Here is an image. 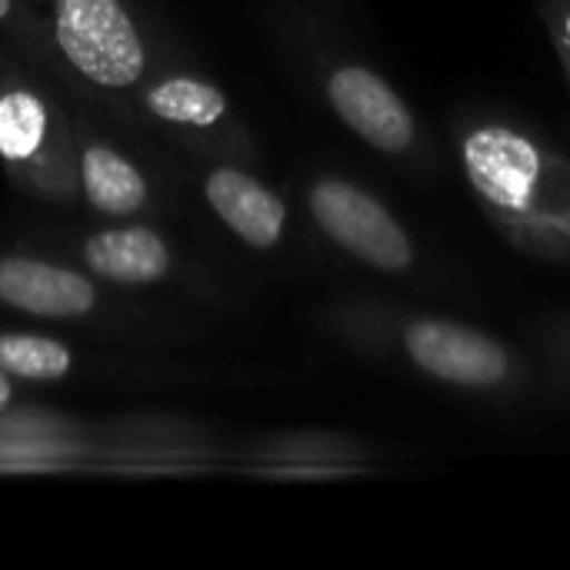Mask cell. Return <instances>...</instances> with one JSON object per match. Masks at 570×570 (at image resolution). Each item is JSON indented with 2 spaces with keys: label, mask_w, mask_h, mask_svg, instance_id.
Here are the masks:
<instances>
[{
  "label": "cell",
  "mask_w": 570,
  "mask_h": 570,
  "mask_svg": "<svg viewBox=\"0 0 570 570\" xmlns=\"http://www.w3.org/2000/svg\"><path fill=\"white\" fill-rule=\"evenodd\" d=\"M464 180L491 224L524 254L570 261V157L504 117L454 127Z\"/></svg>",
  "instance_id": "cell-1"
},
{
  "label": "cell",
  "mask_w": 570,
  "mask_h": 570,
  "mask_svg": "<svg viewBox=\"0 0 570 570\" xmlns=\"http://www.w3.org/2000/svg\"><path fill=\"white\" fill-rule=\"evenodd\" d=\"M341 334L351 344L461 394L518 401L531 391V367L511 344L454 317L351 307L341 317Z\"/></svg>",
  "instance_id": "cell-2"
},
{
  "label": "cell",
  "mask_w": 570,
  "mask_h": 570,
  "mask_svg": "<svg viewBox=\"0 0 570 570\" xmlns=\"http://www.w3.org/2000/svg\"><path fill=\"white\" fill-rule=\"evenodd\" d=\"M307 214L321 237L361 267L387 277L417 271V244L394 210L357 180L324 174L307 184Z\"/></svg>",
  "instance_id": "cell-3"
},
{
  "label": "cell",
  "mask_w": 570,
  "mask_h": 570,
  "mask_svg": "<svg viewBox=\"0 0 570 570\" xmlns=\"http://www.w3.org/2000/svg\"><path fill=\"white\" fill-rule=\"evenodd\" d=\"M53 43L100 90H130L147 73V47L124 0H53Z\"/></svg>",
  "instance_id": "cell-4"
},
{
  "label": "cell",
  "mask_w": 570,
  "mask_h": 570,
  "mask_svg": "<svg viewBox=\"0 0 570 570\" xmlns=\"http://www.w3.org/2000/svg\"><path fill=\"white\" fill-rule=\"evenodd\" d=\"M317 80L334 117L371 150L387 157H414L421 150V124L411 104L371 63L354 57H327Z\"/></svg>",
  "instance_id": "cell-5"
},
{
  "label": "cell",
  "mask_w": 570,
  "mask_h": 570,
  "mask_svg": "<svg viewBox=\"0 0 570 570\" xmlns=\"http://www.w3.org/2000/svg\"><path fill=\"white\" fill-rule=\"evenodd\" d=\"M0 160L23 187L63 200L73 190L67 170L63 120L57 110L23 80L0 83Z\"/></svg>",
  "instance_id": "cell-6"
},
{
  "label": "cell",
  "mask_w": 570,
  "mask_h": 570,
  "mask_svg": "<svg viewBox=\"0 0 570 570\" xmlns=\"http://www.w3.org/2000/svg\"><path fill=\"white\" fill-rule=\"evenodd\" d=\"M204 200L217 220L250 250H277L287 234V204L250 170L220 164L204 177Z\"/></svg>",
  "instance_id": "cell-7"
},
{
  "label": "cell",
  "mask_w": 570,
  "mask_h": 570,
  "mask_svg": "<svg viewBox=\"0 0 570 570\" xmlns=\"http://www.w3.org/2000/svg\"><path fill=\"white\" fill-rule=\"evenodd\" d=\"M0 304L30 317L70 321L97 307V287L80 271L10 254L0 257Z\"/></svg>",
  "instance_id": "cell-8"
},
{
  "label": "cell",
  "mask_w": 570,
  "mask_h": 570,
  "mask_svg": "<svg viewBox=\"0 0 570 570\" xmlns=\"http://www.w3.org/2000/svg\"><path fill=\"white\" fill-rule=\"evenodd\" d=\"M83 264L100 281L147 287V284H160L170 274L174 254H170V244L154 227L127 224V227H107L87 237Z\"/></svg>",
  "instance_id": "cell-9"
},
{
  "label": "cell",
  "mask_w": 570,
  "mask_h": 570,
  "mask_svg": "<svg viewBox=\"0 0 570 570\" xmlns=\"http://www.w3.org/2000/svg\"><path fill=\"white\" fill-rule=\"evenodd\" d=\"M77 180L83 200L107 217H130L150 204V184L140 167L100 140L83 144Z\"/></svg>",
  "instance_id": "cell-10"
},
{
  "label": "cell",
  "mask_w": 570,
  "mask_h": 570,
  "mask_svg": "<svg viewBox=\"0 0 570 570\" xmlns=\"http://www.w3.org/2000/svg\"><path fill=\"white\" fill-rule=\"evenodd\" d=\"M144 107L154 120L197 134H210L230 120L227 94L217 83L194 73H167L154 80L144 90Z\"/></svg>",
  "instance_id": "cell-11"
},
{
  "label": "cell",
  "mask_w": 570,
  "mask_h": 570,
  "mask_svg": "<svg viewBox=\"0 0 570 570\" xmlns=\"http://www.w3.org/2000/svg\"><path fill=\"white\" fill-rule=\"evenodd\" d=\"M0 367L17 381L53 384L73 371V354L57 337L7 331L0 334Z\"/></svg>",
  "instance_id": "cell-12"
},
{
  "label": "cell",
  "mask_w": 570,
  "mask_h": 570,
  "mask_svg": "<svg viewBox=\"0 0 570 570\" xmlns=\"http://www.w3.org/2000/svg\"><path fill=\"white\" fill-rule=\"evenodd\" d=\"M544 17H548V27L554 33L558 53H561V60H564L570 77V0H548Z\"/></svg>",
  "instance_id": "cell-13"
},
{
  "label": "cell",
  "mask_w": 570,
  "mask_h": 570,
  "mask_svg": "<svg viewBox=\"0 0 570 570\" xmlns=\"http://www.w3.org/2000/svg\"><path fill=\"white\" fill-rule=\"evenodd\" d=\"M551 351H554V357H558V361H561V364L570 371V324H564L561 331H554Z\"/></svg>",
  "instance_id": "cell-14"
},
{
  "label": "cell",
  "mask_w": 570,
  "mask_h": 570,
  "mask_svg": "<svg viewBox=\"0 0 570 570\" xmlns=\"http://www.w3.org/2000/svg\"><path fill=\"white\" fill-rule=\"evenodd\" d=\"M10 401H13V377L0 367V414L10 407Z\"/></svg>",
  "instance_id": "cell-15"
},
{
  "label": "cell",
  "mask_w": 570,
  "mask_h": 570,
  "mask_svg": "<svg viewBox=\"0 0 570 570\" xmlns=\"http://www.w3.org/2000/svg\"><path fill=\"white\" fill-rule=\"evenodd\" d=\"M13 13V0H0V20H7Z\"/></svg>",
  "instance_id": "cell-16"
}]
</instances>
